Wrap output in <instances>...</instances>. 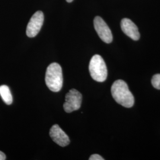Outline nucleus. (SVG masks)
<instances>
[{"instance_id":"obj_5","label":"nucleus","mask_w":160,"mask_h":160,"mask_svg":"<svg viewBox=\"0 0 160 160\" xmlns=\"http://www.w3.org/2000/svg\"><path fill=\"white\" fill-rule=\"evenodd\" d=\"M94 28L100 38L106 43L113 40V35L110 29L102 17L97 16L94 19Z\"/></svg>"},{"instance_id":"obj_1","label":"nucleus","mask_w":160,"mask_h":160,"mask_svg":"<svg viewBox=\"0 0 160 160\" xmlns=\"http://www.w3.org/2000/svg\"><path fill=\"white\" fill-rule=\"evenodd\" d=\"M111 92L114 100L122 106L130 108L133 106L134 97L124 81L119 80L114 81L111 88Z\"/></svg>"},{"instance_id":"obj_11","label":"nucleus","mask_w":160,"mask_h":160,"mask_svg":"<svg viewBox=\"0 0 160 160\" xmlns=\"http://www.w3.org/2000/svg\"><path fill=\"white\" fill-rule=\"evenodd\" d=\"M90 160H104V159L103 158L102 156H100L98 154H93L91 155V157L89 158Z\"/></svg>"},{"instance_id":"obj_3","label":"nucleus","mask_w":160,"mask_h":160,"mask_svg":"<svg viewBox=\"0 0 160 160\" xmlns=\"http://www.w3.org/2000/svg\"><path fill=\"white\" fill-rule=\"evenodd\" d=\"M89 71L92 78L97 82H104L107 78V67L103 58L99 55H95L92 58Z\"/></svg>"},{"instance_id":"obj_4","label":"nucleus","mask_w":160,"mask_h":160,"mask_svg":"<svg viewBox=\"0 0 160 160\" xmlns=\"http://www.w3.org/2000/svg\"><path fill=\"white\" fill-rule=\"evenodd\" d=\"M81 103V94L75 89H71L65 96L63 109L67 113H71L80 109Z\"/></svg>"},{"instance_id":"obj_2","label":"nucleus","mask_w":160,"mask_h":160,"mask_svg":"<svg viewBox=\"0 0 160 160\" xmlns=\"http://www.w3.org/2000/svg\"><path fill=\"white\" fill-rule=\"evenodd\" d=\"M45 82L52 92H59L63 85V76L61 67L56 62L50 64L46 69Z\"/></svg>"},{"instance_id":"obj_13","label":"nucleus","mask_w":160,"mask_h":160,"mask_svg":"<svg viewBox=\"0 0 160 160\" xmlns=\"http://www.w3.org/2000/svg\"><path fill=\"white\" fill-rule=\"evenodd\" d=\"M67 2H72L73 0H66Z\"/></svg>"},{"instance_id":"obj_9","label":"nucleus","mask_w":160,"mask_h":160,"mask_svg":"<svg viewBox=\"0 0 160 160\" xmlns=\"http://www.w3.org/2000/svg\"><path fill=\"white\" fill-rule=\"evenodd\" d=\"M0 96L5 103L10 105L12 103V97L9 87L6 85L0 86Z\"/></svg>"},{"instance_id":"obj_6","label":"nucleus","mask_w":160,"mask_h":160,"mask_svg":"<svg viewBox=\"0 0 160 160\" xmlns=\"http://www.w3.org/2000/svg\"><path fill=\"white\" fill-rule=\"evenodd\" d=\"M44 21L43 12L38 11L31 17L26 28V34L29 38H34L40 32Z\"/></svg>"},{"instance_id":"obj_8","label":"nucleus","mask_w":160,"mask_h":160,"mask_svg":"<svg viewBox=\"0 0 160 160\" xmlns=\"http://www.w3.org/2000/svg\"><path fill=\"white\" fill-rule=\"evenodd\" d=\"M121 29L123 33L133 40H138L140 38V34L136 24L129 18H125L122 20Z\"/></svg>"},{"instance_id":"obj_12","label":"nucleus","mask_w":160,"mask_h":160,"mask_svg":"<svg viewBox=\"0 0 160 160\" xmlns=\"http://www.w3.org/2000/svg\"><path fill=\"white\" fill-rule=\"evenodd\" d=\"M6 159V155L2 151H0V160H4Z\"/></svg>"},{"instance_id":"obj_10","label":"nucleus","mask_w":160,"mask_h":160,"mask_svg":"<svg viewBox=\"0 0 160 160\" xmlns=\"http://www.w3.org/2000/svg\"><path fill=\"white\" fill-rule=\"evenodd\" d=\"M151 82L154 88L160 90V74L154 75L152 78Z\"/></svg>"},{"instance_id":"obj_7","label":"nucleus","mask_w":160,"mask_h":160,"mask_svg":"<svg viewBox=\"0 0 160 160\" xmlns=\"http://www.w3.org/2000/svg\"><path fill=\"white\" fill-rule=\"evenodd\" d=\"M49 135L52 140L61 147H66L70 142L68 135L58 125L52 126Z\"/></svg>"}]
</instances>
